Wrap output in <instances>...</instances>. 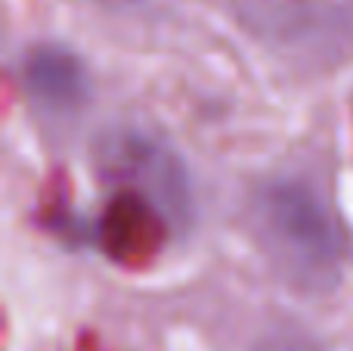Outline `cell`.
I'll return each instance as SVG.
<instances>
[{
    "instance_id": "1",
    "label": "cell",
    "mask_w": 353,
    "mask_h": 351,
    "mask_svg": "<svg viewBox=\"0 0 353 351\" xmlns=\"http://www.w3.org/2000/svg\"><path fill=\"white\" fill-rule=\"evenodd\" d=\"M254 227L273 267L294 286L325 290L338 280L344 236L313 187L276 180L254 199Z\"/></svg>"
},
{
    "instance_id": "2",
    "label": "cell",
    "mask_w": 353,
    "mask_h": 351,
    "mask_svg": "<svg viewBox=\"0 0 353 351\" xmlns=\"http://www.w3.org/2000/svg\"><path fill=\"white\" fill-rule=\"evenodd\" d=\"M25 91L31 103L50 115H72L90 97L84 62L62 47H37L25 59Z\"/></svg>"
},
{
    "instance_id": "3",
    "label": "cell",
    "mask_w": 353,
    "mask_h": 351,
    "mask_svg": "<svg viewBox=\"0 0 353 351\" xmlns=\"http://www.w3.org/2000/svg\"><path fill=\"white\" fill-rule=\"evenodd\" d=\"M261 351H310V348L298 345V342H273V345H263Z\"/></svg>"
}]
</instances>
